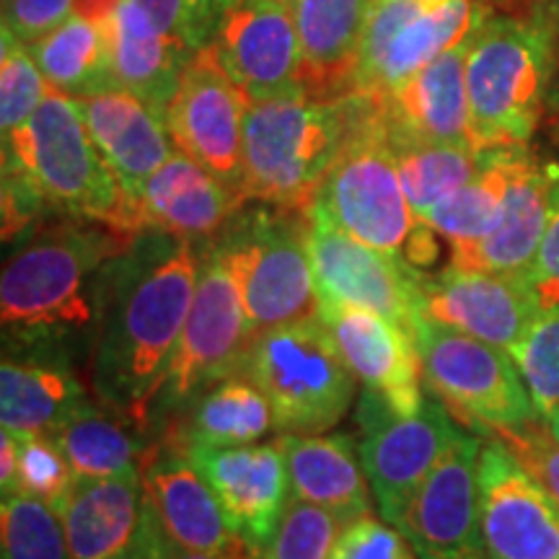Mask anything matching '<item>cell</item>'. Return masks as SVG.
<instances>
[{
	"instance_id": "6da1fadb",
	"label": "cell",
	"mask_w": 559,
	"mask_h": 559,
	"mask_svg": "<svg viewBox=\"0 0 559 559\" xmlns=\"http://www.w3.org/2000/svg\"><path fill=\"white\" fill-rule=\"evenodd\" d=\"M200 264L198 241L140 234L104 270L91 381L102 404L140 432L156 415L166 370L192 309Z\"/></svg>"
},
{
	"instance_id": "7a4b0ae2",
	"label": "cell",
	"mask_w": 559,
	"mask_h": 559,
	"mask_svg": "<svg viewBox=\"0 0 559 559\" xmlns=\"http://www.w3.org/2000/svg\"><path fill=\"white\" fill-rule=\"evenodd\" d=\"M138 236L79 218L37 230L0 275L5 347L55 349V340L96 324L104 270Z\"/></svg>"
},
{
	"instance_id": "3957f363",
	"label": "cell",
	"mask_w": 559,
	"mask_h": 559,
	"mask_svg": "<svg viewBox=\"0 0 559 559\" xmlns=\"http://www.w3.org/2000/svg\"><path fill=\"white\" fill-rule=\"evenodd\" d=\"M39 207L120 228L122 192L96 148L79 99L58 88L3 140V236L29 226ZM122 230V228H120Z\"/></svg>"
},
{
	"instance_id": "277c9868",
	"label": "cell",
	"mask_w": 559,
	"mask_h": 559,
	"mask_svg": "<svg viewBox=\"0 0 559 559\" xmlns=\"http://www.w3.org/2000/svg\"><path fill=\"white\" fill-rule=\"evenodd\" d=\"M559 45L539 13H492L466 45L472 145L521 148L547 117Z\"/></svg>"
},
{
	"instance_id": "5b68a950",
	"label": "cell",
	"mask_w": 559,
	"mask_h": 559,
	"mask_svg": "<svg viewBox=\"0 0 559 559\" xmlns=\"http://www.w3.org/2000/svg\"><path fill=\"white\" fill-rule=\"evenodd\" d=\"M347 99L353 115L347 140L311 205L358 241L428 275L440 257V236L412 210L376 109L362 96Z\"/></svg>"
},
{
	"instance_id": "8992f818",
	"label": "cell",
	"mask_w": 559,
	"mask_h": 559,
	"mask_svg": "<svg viewBox=\"0 0 559 559\" xmlns=\"http://www.w3.org/2000/svg\"><path fill=\"white\" fill-rule=\"evenodd\" d=\"M349 99H319L306 88L249 102L243 120L247 202L309 210L349 132Z\"/></svg>"
},
{
	"instance_id": "52a82bcc",
	"label": "cell",
	"mask_w": 559,
	"mask_h": 559,
	"mask_svg": "<svg viewBox=\"0 0 559 559\" xmlns=\"http://www.w3.org/2000/svg\"><path fill=\"white\" fill-rule=\"evenodd\" d=\"M247 205L215 236V243L239 280L251 337L319 317L309 257V210L264 202Z\"/></svg>"
},
{
	"instance_id": "ba28073f",
	"label": "cell",
	"mask_w": 559,
	"mask_h": 559,
	"mask_svg": "<svg viewBox=\"0 0 559 559\" xmlns=\"http://www.w3.org/2000/svg\"><path fill=\"white\" fill-rule=\"evenodd\" d=\"M241 373L264 391L280 436L330 432L355 402L358 383L319 317L251 337Z\"/></svg>"
},
{
	"instance_id": "9c48e42d",
	"label": "cell",
	"mask_w": 559,
	"mask_h": 559,
	"mask_svg": "<svg viewBox=\"0 0 559 559\" xmlns=\"http://www.w3.org/2000/svg\"><path fill=\"white\" fill-rule=\"evenodd\" d=\"M415 342L425 386L464 430L485 436L539 417L508 349L417 317Z\"/></svg>"
},
{
	"instance_id": "30bf717a",
	"label": "cell",
	"mask_w": 559,
	"mask_h": 559,
	"mask_svg": "<svg viewBox=\"0 0 559 559\" xmlns=\"http://www.w3.org/2000/svg\"><path fill=\"white\" fill-rule=\"evenodd\" d=\"M249 342L251 332L239 280L223 249L210 239L202 247L192 309L166 370L153 417L177 415L215 381L239 373Z\"/></svg>"
},
{
	"instance_id": "8fae6325",
	"label": "cell",
	"mask_w": 559,
	"mask_h": 559,
	"mask_svg": "<svg viewBox=\"0 0 559 559\" xmlns=\"http://www.w3.org/2000/svg\"><path fill=\"white\" fill-rule=\"evenodd\" d=\"M485 0H373L349 96L389 94L438 55L466 41L485 21Z\"/></svg>"
},
{
	"instance_id": "7c38bea8",
	"label": "cell",
	"mask_w": 559,
	"mask_h": 559,
	"mask_svg": "<svg viewBox=\"0 0 559 559\" xmlns=\"http://www.w3.org/2000/svg\"><path fill=\"white\" fill-rule=\"evenodd\" d=\"M360 459L383 521L396 526L425 477L449 451L461 425L438 400H425L415 415H400L366 391L358 407Z\"/></svg>"
},
{
	"instance_id": "4fadbf2b",
	"label": "cell",
	"mask_w": 559,
	"mask_h": 559,
	"mask_svg": "<svg viewBox=\"0 0 559 559\" xmlns=\"http://www.w3.org/2000/svg\"><path fill=\"white\" fill-rule=\"evenodd\" d=\"M309 257L319 306H360L415 334L425 272L358 241L317 205L309 207Z\"/></svg>"
},
{
	"instance_id": "5bb4252c",
	"label": "cell",
	"mask_w": 559,
	"mask_h": 559,
	"mask_svg": "<svg viewBox=\"0 0 559 559\" xmlns=\"http://www.w3.org/2000/svg\"><path fill=\"white\" fill-rule=\"evenodd\" d=\"M247 107V96L230 81L210 45L187 60L166 107V128L177 151L198 160L239 194Z\"/></svg>"
},
{
	"instance_id": "9a60e30c",
	"label": "cell",
	"mask_w": 559,
	"mask_h": 559,
	"mask_svg": "<svg viewBox=\"0 0 559 559\" xmlns=\"http://www.w3.org/2000/svg\"><path fill=\"white\" fill-rule=\"evenodd\" d=\"M481 438L461 430L404 508L396 528L419 559H487L479 523Z\"/></svg>"
},
{
	"instance_id": "2e32d148",
	"label": "cell",
	"mask_w": 559,
	"mask_h": 559,
	"mask_svg": "<svg viewBox=\"0 0 559 559\" xmlns=\"http://www.w3.org/2000/svg\"><path fill=\"white\" fill-rule=\"evenodd\" d=\"M542 313L526 275L461 270L445 264L419 285L417 317L464 332L487 345L513 349Z\"/></svg>"
},
{
	"instance_id": "e0dca14e",
	"label": "cell",
	"mask_w": 559,
	"mask_h": 559,
	"mask_svg": "<svg viewBox=\"0 0 559 559\" xmlns=\"http://www.w3.org/2000/svg\"><path fill=\"white\" fill-rule=\"evenodd\" d=\"M145 506L171 547L207 555H257L230 528L213 487L177 440L151 445L140 461ZM262 557V555H260Z\"/></svg>"
},
{
	"instance_id": "ac0fdd59",
	"label": "cell",
	"mask_w": 559,
	"mask_h": 559,
	"mask_svg": "<svg viewBox=\"0 0 559 559\" xmlns=\"http://www.w3.org/2000/svg\"><path fill=\"white\" fill-rule=\"evenodd\" d=\"M477 477L487 559H559V506L495 440L481 443Z\"/></svg>"
},
{
	"instance_id": "d6986e66",
	"label": "cell",
	"mask_w": 559,
	"mask_h": 559,
	"mask_svg": "<svg viewBox=\"0 0 559 559\" xmlns=\"http://www.w3.org/2000/svg\"><path fill=\"white\" fill-rule=\"evenodd\" d=\"M210 47L247 102L304 88V55L288 3L239 0L221 19Z\"/></svg>"
},
{
	"instance_id": "ffe728a7",
	"label": "cell",
	"mask_w": 559,
	"mask_h": 559,
	"mask_svg": "<svg viewBox=\"0 0 559 559\" xmlns=\"http://www.w3.org/2000/svg\"><path fill=\"white\" fill-rule=\"evenodd\" d=\"M181 445V443H179ZM213 487L230 528L264 557L290 502V481L280 440L272 443L181 445Z\"/></svg>"
},
{
	"instance_id": "44dd1931",
	"label": "cell",
	"mask_w": 559,
	"mask_h": 559,
	"mask_svg": "<svg viewBox=\"0 0 559 559\" xmlns=\"http://www.w3.org/2000/svg\"><path fill=\"white\" fill-rule=\"evenodd\" d=\"M319 319L370 394L400 415L423 409V360L415 334L360 306H319Z\"/></svg>"
},
{
	"instance_id": "7402d4cb",
	"label": "cell",
	"mask_w": 559,
	"mask_h": 559,
	"mask_svg": "<svg viewBox=\"0 0 559 559\" xmlns=\"http://www.w3.org/2000/svg\"><path fill=\"white\" fill-rule=\"evenodd\" d=\"M79 104L96 148L120 185V228L128 230L130 213L143 185L177 151L166 128V115L124 88L81 96Z\"/></svg>"
},
{
	"instance_id": "603a6c76",
	"label": "cell",
	"mask_w": 559,
	"mask_h": 559,
	"mask_svg": "<svg viewBox=\"0 0 559 559\" xmlns=\"http://www.w3.org/2000/svg\"><path fill=\"white\" fill-rule=\"evenodd\" d=\"M247 205L226 181L210 174L205 166L174 151L140 190L132 207L130 234H164L174 239L210 241L228 226Z\"/></svg>"
},
{
	"instance_id": "cb8c5ba5",
	"label": "cell",
	"mask_w": 559,
	"mask_h": 559,
	"mask_svg": "<svg viewBox=\"0 0 559 559\" xmlns=\"http://www.w3.org/2000/svg\"><path fill=\"white\" fill-rule=\"evenodd\" d=\"M466 45L469 39L438 55L389 94L376 99L362 96L376 109L389 140L472 145Z\"/></svg>"
},
{
	"instance_id": "d4e9b609",
	"label": "cell",
	"mask_w": 559,
	"mask_h": 559,
	"mask_svg": "<svg viewBox=\"0 0 559 559\" xmlns=\"http://www.w3.org/2000/svg\"><path fill=\"white\" fill-rule=\"evenodd\" d=\"M102 26L117 88L132 91L166 115L190 52L166 37L132 0H79Z\"/></svg>"
},
{
	"instance_id": "484cf974",
	"label": "cell",
	"mask_w": 559,
	"mask_h": 559,
	"mask_svg": "<svg viewBox=\"0 0 559 559\" xmlns=\"http://www.w3.org/2000/svg\"><path fill=\"white\" fill-rule=\"evenodd\" d=\"M559 164L523 151L495 228L474 247L449 254L451 267L528 275L539 257L551 213V187Z\"/></svg>"
},
{
	"instance_id": "4316f807",
	"label": "cell",
	"mask_w": 559,
	"mask_h": 559,
	"mask_svg": "<svg viewBox=\"0 0 559 559\" xmlns=\"http://www.w3.org/2000/svg\"><path fill=\"white\" fill-rule=\"evenodd\" d=\"M70 559H120L145 523L140 472L75 477L58 506Z\"/></svg>"
},
{
	"instance_id": "83f0119b",
	"label": "cell",
	"mask_w": 559,
	"mask_h": 559,
	"mask_svg": "<svg viewBox=\"0 0 559 559\" xmlns=\"http://www.w3.org/2000/svg\"><path fill=\"white\" fill-rule=\"evenodd\" d=\"M277 440L285 453L293 500L330 510L342 523L373 513V492L353 438L345 432H285Z\"/></svg>"
},
{
	"instance_id": "f1b7e54d",
	"label": "cell",
	"mask_w": 559,
	"mask_h": 559,
	"mask_svg": "<svg viewBox=\"0 0 559 559\" xmlns=\"http://www.w3.org/2000/svg\"><path fill=\"white\" fill-rule=\"evenodd\" d=\"M88 402L66 358L50 349H5L0 366V419L13 436H50Z\"/></svg>"
},
{
	"instance_id": "f546056e",
	"label": "cell",
	"mask_w": 559,
	"mask_h": 559,
	"mask_svg": "<svg viewBox=\"0 0 559 559\" xmlns=\"http://www.w3.org/2000/svg\"><path fill=\"white\" fill-rule=\"evenodd\" d=\"M373 0H296L293 19L304 55V88L319 99L349 96L355 60Z\"/></svg>"
},
{
	"instance_id": "4dcf8cb0",
	"label": "cell",
	"mask_w": 559,
	"mask_h": 559,
	"mask_svg": "<svg viewBox=\"0 0 559 559\" xmlns=\"http://www.w3.org/2000/svg\"><path fill=\"white\" fill-rule=\"evenodd\" d=\"M181 432L171 440L181 445H249L275 430V417L264 391L247 373H234L215 381L185 407Z\"/></svg>"
},
{
	"instance_id": "1f68e13d",
	"label": "cell",
	"mask_w": 559,
	"mask_h": 559,
	"mask_svg": "<svg viewBox=\"0 0 559 559\" xmlns=\"http://www.w3.org/2000/svg\"><path fill=\"white\" fill-rule=\"evenodd\" d=\"M526 148L528 145L485 151L479 171L425 215L430 228L449 243V254L474 247L495 228L506 205L508 187Z\"/></svg>"
},
{
	"instance_id": "d6a6232c",
	"label": "cell",
	"mask_w": 559,
	"mask_h": 559,
	"mask_svg": "<svg viewBox=\"0 0 559 559\" xmlns=\"http://www.w3.org/2000/svg\"><path fill=\"white\" fill-rule=\"evenodd\" d=\"M29 50L50 88L73 99L117 88L107 39L102 26L86 13L75 11L58 29L29 45Z\"/></svg>"
},
{
	"instance_id": "836d02e7",
	"label": "cell",
	"mask_w": 559,
	"mask_h": 559,
	"mask_svg": "<svg viewBox=\"0 0 559 559\" xmlns=\"http://www.w3.org/2000/svg\"><path fill=\"white\" fill-rule=\"evenodd\" d=\"M128 428L138 430L107 404L88 400L50 436L75 477H120L140 472V443Z\"/></svg>"
},
{
	"instance_id": "e575fe53",
	"label": "cell",
	"mask_w": 559,
	"mask_h": 559,
	"mask_svg": "<svg viewBox=\"0 0 559 559\" xmlns=\"http://www.w3.org/2000/svg\"><path fill=\"white\" fill-rule=\"evenodd\" d=\"M389 140V138H386ZM407 200L419 218L438 202L469 181L479 171L485 151L469 143H419V140H389Z\"/></svg>"
},
{
	"instance_id": "d590c367",
	"label": "cell",
	"mask_w": 559,
	"mask_h": 559,
	"mask_svg": "<svg viewBox=\"0 0 559 559\" xmlns=\"http://www.w3.org/2000/svg\"><path fill=\"white\" fill-rule=\"evenodd\" d=\"M0 557L70 559L58 508L32 495H5L0 502Z\"/></svg>"
},
{
	"instance_id": "8d00e7d4",
	"label": "cell",
	"mask_w": 559,
	"mask_h": 559,
	"mask_svg": "<svg viewBox=\"0 0 559 559\" xmlns=\"http://www.w3.org/2000/svg\"><path fill=\"white\" fill-rule=\"evenodd\" d=\"M47 91H50V83L41 75L29 45L13 37L9 29L0 32V130H3V140L32 120L34 111L45 102Z\"/></svg>"
},
{
	"instance_id": "74e56055",
	"label": "cell",
	"mask_w": 559,
	"mask_h": 559,
	"mask_svg": "<svg viewBox=\"0 0 559 559\" xmlns=\"http://www.w3.org/2000/svg\"><path fill=\"white\" fill-rule=\"evenodd\" d=\"M510 358L519 366L539 417L559 409V306L544 309L534 319L519 345L510 349Z\"/></svg>"
},
{
	"instance_id": "f35d334b",
	"label": "cell",
	"mask_w": 559,
	"mask_h": 559,
	"mask_svg": "<svg viewBox=\"0 0 559 559\" xmlns=\"http://www.w3.org/2000/svg\"><path fill=\"white\" fill-rule=\"evenodd\" d=\"M342 528L345 523L330 510L290 498L264 559H330Z\"/></svg>"
},
{
	"instance_id": "ab89813d",
	"label": "cell",
	"mask_w": 559,
	"mask_h": 559,
	"mask_svg": "<svg viewBox=\"0 0 559 559\" xmlns=\"http://www.w3.org/2000/svg\"><path fill=\"white\" fill-rule=\"evenodd\" d=\"M481 440L500 443L559 506V440L542 417L515 428H492Z\"/></svg>"
},
{
	"instance_id": "60d3db41",
	"label": "cell",
	"mask_w": 559,
	"mask_h": 559,
	"mask_svg": "<svg viewBox=\"0 0 559 559\" xmlns=\"http://www.w3.org/2000/svg\"><path fill=\"white\" fill-rule=\"evenodd\" d=\"M19 438V477L13 492L32 495L50 506L66 498L75 474L70 469L66 453L55 443L52 436H16Z\"/></svg>"
},
{
	"instance_id": "b9f144b4",
	"label": "cell",
	"mask_w": 559,
	"mask_h": 559,
	"mask_svg": "<svg viewBox=\"0 0 559 559\" xmlns=\"http://www.w3.org/2000/svg\"><path fill=\"white\" fill-rule=\"evenodd\" d=\"M330 559H419L400 528L376 513L345 523Z\"/></svg>"
},
{
	"instance_id": "7bdbcfd3",
	"label": "cell",
	"mask_w": 559,
	"mask_h": 559,
	"mask_svg": "<svg viewBox=\"0 0 559 559\" xmlns=\"http://www.w3.org/2000/svg\"><path fill=\"white\" fill-rule=\"evenodd\" d=\"M79 11V0H3V29L19 37L24 45L58 29Z\"/></svg>"
},
{
	"instance_id": "ee69618b",
	"label": "cell",
	"mask_w": 559,
	"mask_h": 559,
	"mask_svg": "<svg viewBox=\"0 0 559 559\" xmlns=\"http://www.w3.org/2000/svg\"><path fill=\"white\" fill-rule=\"evenodd\" d=\"M528 283L539 298L542 311L559 306V171L551 187V213L539 257L528 272Z\"/></svg>"
},
{
	"instance_id": "f6af8a7d",
	"label": "cell",
	"mask_w": 559,
	"mask_h": 559,
	"mask_svg": "<svg viewBox=\"0 0 559 559\" xmlns=\"http://www.w3.org/2000/svg\"><path fill=\"white\" fill-rule=\"evenodd\" d=\"M145 11L153 24L169 37L174 45H179L181 50L194 55L198 45L192 37V24H190V3L187 0H132Z\"/></svg>"
},
{
	"instance_id": "bcb514c9",
	"label": "cell",
	"mask_w": 559,
	"mask_h": 559,
	"mask_svg": "<svg viewBox=\"0 0 559 559\" xmlns=\"http://www.w3.org/2000/svg\"><path fill=\"white\" fill-rule=\"evenodd\" d=\"M190 3V24H192V37L194 45L205 47L213 39L215 29H218L221 19L234 9L239 0H187Z\"/></svg>"
},
{
	"instance_id": "7dc6e473",
	"label": "cell",
	"mask_w": 559,
	"mask_h": 559,
	"mask_svg": "<svg viewBox=\"0 0 559 559\" xmlns=\"http://www.w3.org/2000/svg\"><path fill=\"white\" fill-rule=\"evenodd\" d=\"M120 559H169V547H166L164 534H160L148 506H145V523L140 528L135 544Z\"/></svg>"
},
{
	"instance_id": "c3c4849f",
	"label": "cell",
	"mask_w": 559,
	"mask_h": 559,
	"mask_svg": "<svg viewBox=\"0 0 559 559\" xmlns=\"http://www.w3.org/2000/svg\"><path fill=\"white\" fill-rule=\"evenodd\" d=\"M19 477V438L13 432L3 430L0 436V489L5 495H13Z\"/></svg>"
},
{
	"instance_id": "681fc988",
	"label": "cell",
	"mask_w": 559,
	"mask_h": 559,
	"mask_svg": "<svg viewBox=\"0 0 559 559\" xmlns=\"http://www.w3.org/2000/svg\"><path fill=\"white\" fill-rule=\"evenodd\" d=\"M528 11L539 13V16L547 21V24L551 26V32H555L557 45H559V0H531Z\"/></svg>"
},
{
	"instance_id": "f907efd6",
	"label": "cell",
	"mask_w": 559,
	"mask_h": 559,
	"mask_svg": "<svg viewBox=\"0 0 559 559\" xmlns=\"http://www.w3.org/2000/svg\"><path fill=\"white\" fill-rule=\"evenodd\" d=\"M547 115H549V124H551V138H555V143H557V148H559V60H557L555 83H551Z\"/></svg>"
},
{
	"instance_id": "816d5d0a",
	"label": "cell",
	"mask_w": 559,
	"mask_h": 559,
	"mask_svg": "<svg viewBox=\"0 0 559 559\" xmlns=\"http://www.w3.org/2000/svg\"><path fill=\"white\" fill-rule=\"evenodd\" d=\"M166 547H169V559H264L260 555H243V557H223V555H207V551H187V549H179V547H171L169 542H166Z\"/></svg>"
},
{
	"instance_id": "f5cc1de1",
	"label": "cell",
	"mask_w": 559,
	"mask_h": 559,
	"mask_svg": "<svg viewBox=\"0 0 559 559\" xmlns=\"http://www.w3.org/2000/svg\"><path fill=\"white\" fill-rule=\"evenodd\" d=\"M544 419V423H547L549 425V430L551 432H555V438L559 440V409H555V412H549V415L547 417H542Z\"/></svg>"
},
{
	"instance_id": "db71d44e",
	"label": "cell",
	"mask_w": 559,
	"mask_h": 559,
	"mask_svg": "<svg viewBox=\"0 0 559 559\" xmlns=\"http://www.w3.org/2000/svg\"><path fill=\"white\" fill-rule=\"evenodd\" d=\"M280 3H288V5H293V3H296V0H280Z\"/></svg>"
}]
</instances>
